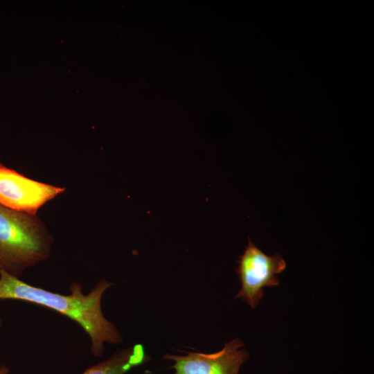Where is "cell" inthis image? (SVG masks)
I'll list each match as a JSON object with an SVG mask.
<instances>
[{"mask_svg": "<svg viewBox=\"0 0 374 374\" xmlns=\"http://www.w3.org/2000/svg\"><path fill=\"white\" fill-rule=\"evenodd\" d=\"M163 359L174 362L175 374H239L249 353L243 342L234 339L214 353H188L186 355L166 354Z\"/></svg>", "mask_w": 374, "mask_h": 374, "instance_id": "5", "label": "cell"}, {"mask_svg": "<svg viewBox=\"0 0 374 374\" xmlns=\"http://www.w3.org/2000/svg\"><path fill=\"white\" fill-rule=\"evenodd\" d=\"M52 244L35 215L0 204V272L20 278L25 270L48 258Z\"/></svg>", "mask_w": 374, "mask_h": 374, "instance_id": "2", "label": "cell"}, {"mask_svg": "<svg viewBox=\"0 0 374 374\" xmlns=\"http://www.w3.org/2000/svg\"><path fill=\"white\" fill-rule=\"evenodd\" d=\"M113 284L100 280L87 294L77 282L70 285V294L64 295L29 285L20 278L0 272V300H17L44 306L78 323L89 337L91 353L100 357L104 344H118L123 337L101 309L104 292Z\"/></svg>", "mask_w": 374, "mask_h": 374, "instance_id": "1", "label": "cell"}, {"mask_svg": "<svg viewBox=\"0 0 374 374\" xmlns=\"http://www.w3.org/2000/svg\"><path fill=\"white\" fill-rule=\"evenodd\" d=\"M8 373L9 368L6 366H0V374H8Z\"/></svg>", "mask_w": 374, "mask_h": 374, "instance_id": "7", "label": "cell"}, {"mask_svg": "<svg viewBox=\"0 0 374 374\" xmlns=\"http://www.w3.org/2000/svg\"><path fill=\"white\" fill-rule=\"evenodd\" d=\"M143 345L117 350L105 360L91 366L82 374H125L149 361Z\"/></svg>", "mask_w": 374, "mask_h": 374, "instance_id": "6", "label": "cell"}, {"mask_svg": "<svg viewBox=\"0 0 374 374\" xmlns=\"http://www.w3.org/2000/svg\"><path fill=\"white\" fill-rule=\"evenodd\" d=\"M64 190L28 179L0 163V204L8 208L35 215L42 205Z\"/></svg>", "mask_w": 374, "mask_h": 374, "instance_id": "4", "label": "cell"}, {"mask_svg": "<svg viewBox=\"0 0 374 374\" xmlns=\"http://www.w3.org/2000/svg\"><path fill=\"white\" fill-rule=\"evenodd\" d=\"M285 268L286 262L280 254L267 256L249 240L238 260L236 272L241 287L235 299H241L255 308L264 296L263 289L278 285L276 275Z\"/></svg>", "mask_w": 374, "mask_h": 374, "instance_id": "3", "label": "cell"}, {"mask_svg": "<svg viewBox=\"0 0 374 374\" xmlns=\"http://www.w3.org/2000/svg\"><path fill=\"white\" fill-rule=\"evenodd\" d=\"M2 326V319L1 317H0V327Z\"/></svg>", "mask_w": 374, "mask_h": 374, "instance_id": "8", "label": "cell"}]
</instances>
